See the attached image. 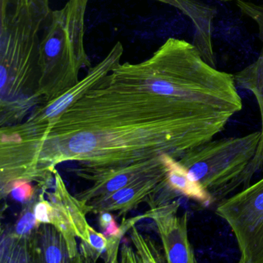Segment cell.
<instances>
[{
  "label": "cell",
  "mask_w": 263,
  "mask_h": 263,
  "mask_svg": "<svg viewBox=\"0 0 263 263\" xmlns=\"http://www.w3.org/2000/svg\"><path fill=\"white\" fill-rule=\"evenodd\" d=\"M41 223L36 219L34 212L27 211L18 220L16 224V234L19 236H25L32 232Z\"/></svg>",
  "instance_id": "cell-14"
},
{
  "label": "cell",
  "mask_w": 263,
  "mask_h": 263,
  "mask_svg": "<svg viewBox=\"0 0 263 263\" xmlns=\"http://www.w3.org/2000/svg\"><path fill=\"white\" fill-rule=\"evenodd\" d=\"M50 0H11L0 13L1 107L19 110L38 102L41 32L52 10Z\"/></svg>",
  "instance_id": "cell-2"
},
{
  "label": "cell",
  "mask_w": 263,
  "mask_h": 263,
  "mask_svg": "<svg viewBox=\"0 0 263 263\" xmlns=\"http://www.w3.org/2000/svg\"><path fill=\"white\" fill-rule=\"evenodd\" d=\"M175 7L192 21L194 27L193 44L203 59L216 67L212 44V24L218 14L215 7L202 0H155Z\"/></svg>",
  "instance_id": "cell-9"
},
{
  "label": "cell",
  "mask_w": 263,
  "mask_h": 263,
  "mask_svg": "<svg viewBox=\"0 0 263 263\" xmlns=\"http://www.w3.org/2000/svg\"><path fill=\"white\" fill-rule=\"evenodd\" d=\"M221 130L211 115H172L144 92L96 85L73 103L44 137V153L53 165L81 161L95 178L179 159Z\"/></svg>",
  "instance_id": "cell-1"
},
{
  "label": "cell",
  "mask_w": 263,
  "mask_h": 263,
  "mask_svg": "<svg viewBox=\"0 0 263 263\" xmlns=\"http://www.w3.org/2000/svg\"><path fill=\"white\" fill-rule=\"evenodd\" d=\"M36 236L40 238L33 248L34 254L41 261L45 262H67L72 261L67 241L63 234L53 226L44 223Z\"/></svg>",
  "instance_id": "cell-11"
},
{
  "label": "cell",
  "mask_w": 263,
  "mask_h": 263,
  "mask_svg": "<svg viewBox=\"0 0 263 263\" xmlns=\"http://www.w3.org/2000/svg\"><path fill=\"white\" fill-rule=\"evenodd\" d=\"M238 244L240 263H263V177L217 203Z\"/></svg>",
  "instance_id": "cell-5"
},
{
  "label": "cell",
  "mask_w": 263,
  "mask_h": 263,
  "mask_svg": "<svg viewBox=\"0 0 263 263\" xmlns=\"http://www.w3.org/2000/svg\"><path fill=\"white\" fill-rule=\"evenodd\" d=\"M88 244L95 249L98 253H101L106 251L108 239L104 234L99 233L96 232L93 228L88 226Z\"/></svg>",
  "instance_id": "cell-17"
},
{
  "label": "cell",
  "mask_w": 263,
  "mask_h": 263,
  "mask_svg": "<svg viewBox=\"0 0 263 263\" xmlns=\"http://www.w3.org/2000/svg\"><path fill=\"white\" fill-rule=\"evenodd\" d=\"M124 51V46L118 41L111 47L103 60L96 65L89 68L87 74L80 80L76 85L55 99L46 102L41 108H38L32 115L31 120L21 128V130H27L28 134L31 133V135L22 137L19 139L28 141L39 137L69 107L98 84L118 64H121Z\"/></svg>",
  "instance_id": "cell-6"
},
{
  "label": "cell",
  "mask_w": 263,
  "mask_h": 263,
  "mask_svg": "<svg viewBox=\"0 0 263 263\" xmlns=\"http://www.w3.org/2000/svg\"><path fill=\"white\" fill-rule=\"evenodd\" d=\"M132 241L138 249V253L145 262H163L166 261L164 255H161L152 241L144 239L135 227L132 228Z\"/></svg>",
  "instance_id": "cell-12"
},
{
  "label": "cell",
  "mask_w": 263,
  "mask_h": 263,
  "mask_svg": "<svg viewBox=\"0 0 263 263\" xmlns=\"http://www.w3.org/2000/svg\"><path fill=\"white\" fill-rule=\"evenodd\" d=\"M34 213L40 223L51 224L53 217V205L41 198L35 205Z\"/></svg>",
  "instance_id": "cell-16"
},
{
  "label": "cell",
  "mask_w": 263,
  "mask_h": 263,
  "mask_svg": "<svg viewBox=\"0 0 263 263\" xmlns=\"http://www.w3.org/2000/svg\"><path fill=\"white\" fill-rule=\"evenodd\" d=\"M180 202L172 201L152 208L145 217L155 221L169 263L197 262L189 236V213L178 216Z\"/></svg>",
  "instance_id": "cell-7"
},
{
  "label": "cell",
  "mask_w": 263,
  "mask_h": 263,
  "mask_svg": "<svg viewBox=\"0 0 263 263\" xmlns=\"http://www.w3.org/2000/svg\"><path fill=\"white\" fill-rule=\"evenodd\" d=\"M86 16L74 11L68 3L52 10L40 44L36 96L52 101L76 85L84 68H90L84 44Z\"/></svg>",
  "instance_id": "cell-3"
},
{
  "label": "cell",
  "mask_w": 263,
  "mask_h": 263,
  "mask_svg": "<svg viewBox=\"0 0 263 263\" xmlns=\"http://www.w3.org/2000/svg\"><path fill=\"white\" fill-rule=\"evenodd\" d=\"M10 187H11L10 192H11L12 196L16 201H21V202L30 199L33 194L31 184L26 180H15L13 181Z\"/></svg>",
  "instance_id": "cell-15"
},
{
  "label": "cell",
  "mask_w": 263,
  "mask_h": 263,
  "mask_svg": "<svg viewBox=\"0 0 263 263\" xmlns=\"http://www.w3.org/2000/svg\"><path fill=\"white\" fill-rule=\"evenodd\" d=\"M220 1H223V2H229V1H232V0H220Z\"/></svg>",
  "instance_id": "cell-19"
},
{
  "label": "cell",
  "mask_w": 263,
  "mask_h": 263,
  "mask_svg": "<svg viewBox=\"0 0 263 263\" xmlns=\"http://www.w3.org/2000/svg\"><path fill=\"white\" fill-rule=\"evenodd\" d=\"M236 5L243 14L251 18L258 26V36L261 44V52L256 61L234 74L236 85L254 95L259 109L261 137L256 153L244 171L245 176L252 179L263 171V4L236 0Z\"/></svg>",
  "instance_id": "cell-8"
},
{
  "label": "cell",
  "mask_w": 263,
  "mask_h": 263,
  "mask_svg": "<svg viewBox=\"0 0 263 263\" xmlns=\"http://www.w3.org/2000/svg\"><path fill=\"white\" fill-rule=\"evenodd\" d=\"M122 261H139L136 259L135 254L130 247L124 246L122 248Z\"/></svg>",
  "instance_id": "cell-18"
},
{
  "label": "cell",
  "mask_w": 263,
  "mask_h": 263,
  "mask_svg": "<svg viewBox=\"0 0 263 263\" xmlns=\"http://www.w3.org/2000/svg\"><path fill=\"white\" fill-rule=\"evenodd\" d=\"M56 121V120H55ZM53 121V122H54ZM52 126V125H51ZM50 126V127H51ZM47 132H49V130H47ZM48 134V133H47ZM45 135V136H46ZM44 136V137H45ZM44 137L41 139V141H40L39 144H38L37 146V155H38V159H39L40 162L43 164V165L45 166L47 169H50V170H54V165L51 164V163L49 161V160L47 159V156H46L45 153H44ZM164 165V162L162 161V159H161V162L157 163V164H150V165L144 166V167H135V168H130L129 170L125 171V172H132V171L138 170V169L141 168H153V167H161V166ZM121 173V172H120ZM117 175V174H116ZM113 176V175H112ZM93 177V176H92ZM110 177H107V178H95L93 179L98 180V184H101V183L104 182V181H107L108 178H110Z\"/></svg>",
  "instance_id": "cell-13"
},
{
  "label": "cell",
  "mask_w": 263,
  "mask_h": 263,
  "mask_svg": "<svg viewBox=\"0 0 263 263\" xmlns=\"http://www.w3.org/2000/svg\"><path fill=\"white\" fill-rule=\"evenodd\" d=\"M260 137L258 130L243 136L212 139L191 149L178 161L218 203L223 190L255 156Z\"/></svg>",
  "instance_id": "cell-4"
},
{
  "label": "cell",
  "mask_w": 263,
  "mask_h": 263,
  "mask_svg": "<svg viewBox=\"0 0 263 263\" xmlns=\"http://www.w3.org/2000/svg\"><path fill=\"white\" fill-rule=\"evenodd\" d=\"M161 158L166 167L167 185L174 192L193 200L203 207L215 204L213 197L191 178L187 169L178 159L168 155H162Z\"/></svg>",
  "instance_id": "cell-10"
}]
</instances>
